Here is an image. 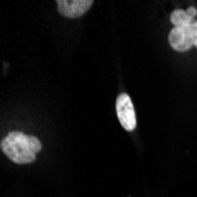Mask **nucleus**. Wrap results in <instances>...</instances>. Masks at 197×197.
<instances>
[{"instance_id":"nucleus-1","label":"nucleus","mask_w":197,"mask_h":197,"mask_svg":"<svg viewBox=\"0 0 197 197\" xmlns=\"http://www.w3.org/2000/svg\"><path fill=\"white\" fill-rule=\"evenodd\" d=\"M1 151L15 164H30L36 160L41 150V143L34 136L19 131L10 132L0 144Z\"/></svg>"},{"instance_id":"nucleus-2","label":"nucleus","mask_w":197,"mask_h":197,"mask_svg":"<svg viewBox=\"0 0 197 197\" xmlns=\"http://www.w3.org/2000/svg\"><path fill=\"white\" fill-rule=\"evenodd\" d=\"M195 24V23H194ZM194 24L174 27L169 33V44L177 52H185L195 45Z\"/></svg>"},{"instance_id":"nucleus-3","label":"nucleus","mask_w":197,"mask_h":197,"mask_svg":"<svg viewBox=\"0 0 197 197\" xmlns=\"http://www.w3.org/2000/svg\"><path fill=\"white\" fill-rule=\"evenodd\" d=\"M116 111L120 125L126 131H133L136 129V114L132 100L127 93H120L116 100Z\"/></svg>"},{"instance_id":"nucleus-4","label":"nucleus","mask_w":197,"mask_h":197,"mask_svg":"<svg viewBox=\"0 0 197 197\" xmlns=\"http://www.w3.org/2000/svg\"><path fill=\"white\" fill-rule=\"evenodd\" d=\"M58 11L63 17L79 18L84 15L92 6V0H58Z\"/></svg>"},{"instance_id":"nucleus-5","label":"nucleus","mask_w":197,"mask_h":197,"mask_svg":"<svg viewBox=\"0 0 197 197\" xmlns=\"http://www.w3.org/2000/svg\"><path fill=\"white\" fill-rule=\"evenodd\" d=\"M170 21L172 23V25L175 27H178V26H187V25H191L194 24L196 20L190 17L188 14L187 11H183V10H175L171 15H170Z\"/></svg>"},{"instance_id":"nucleus-6","label":"nucleus","mask_w":197,"mask_h":197,"mask_svg":"<svg viewBox=\"0 0 197 197\" xmlns=\"http://www.w3.org/2000/svg\"><path fill=\"white\" fill-rule=\"evenodd\" d=\"M187 12H188V14H189L190 17H193L194 19L196 18V15H197V10H196V7H194V6H190V7H188Z\"/></svg>"},{"instance_id":"nucleus-7","label":"nucleus","mask_w":197,"mask_h":197,"mask_svg":"<svg viewBox=\"0 0 197 197\" xmlns=\"http://www.w3.org/2000/svg\"><path fill=\"white\" fill-rule=\"evenodd\" d=\"M194 30H195V46L197 47V20L194 24Z\"/></svg>"}]
</instances>
